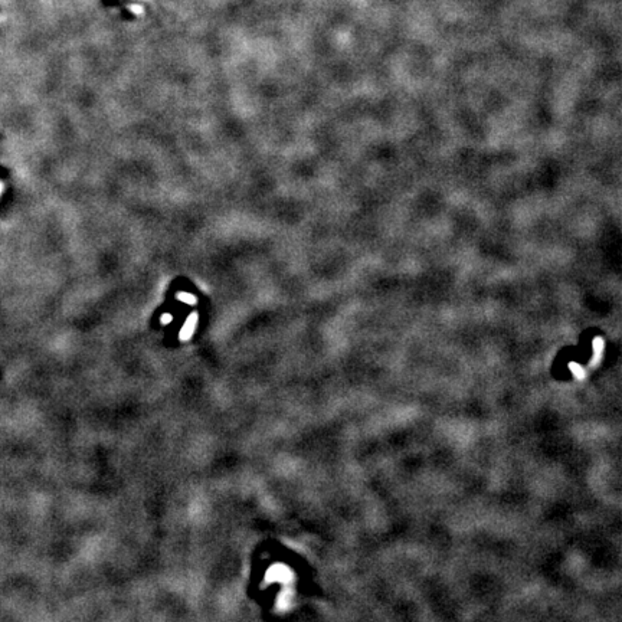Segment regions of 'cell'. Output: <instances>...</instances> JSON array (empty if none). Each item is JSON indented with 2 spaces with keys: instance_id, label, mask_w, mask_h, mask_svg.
<instances>
[{
  "instance_id": "obj_1",
  "label": "cell",
  "mask_w": 622,
  "mask_h": 622,
  "mask_svg": "<svg viewBox=\"0 0 622 622\" xmlns=\"http://www.w3.org/2000/svg\"><path fill=\"white\" fill-rule=\"evenodd\" d=\"M177 297L182 300V301L187 303V304H195V303H196L195 297H193V296H190V294H179Z\"/></svg>"
}]
</instances>
